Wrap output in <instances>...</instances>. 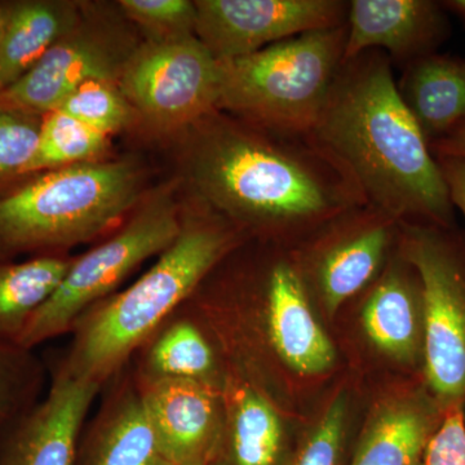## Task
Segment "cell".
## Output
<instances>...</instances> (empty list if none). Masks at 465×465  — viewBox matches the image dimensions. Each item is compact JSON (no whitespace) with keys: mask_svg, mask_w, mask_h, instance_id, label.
Segmentation results:
<instances>
[{"mask_svg":"<svg viewBox=\"0 0 465 465\" xmlns=\"http://www.w3.org/2000/svg\"><path fill=\"white\" fill-rule=\"evenodd\" d=\"M177 137L192 200L246 235L320 231L367 204L353 177L311 134L274 133L215 110Z\"/></svg>","mask_w":465,"mask_h":465,"instance_id":"1","label":"cell"},{"mask_svg":"<svg viewBox=\"0 0 465 465\" xmlns=\"http://www.w3.org/2000/svg\"><path fill=\"white\" fill-rule=\"evenodd\" d=\"M311 136L353 177L367 203L401 223L445 229L454 223L439 162L401 99L384 52L342 64Z\"/></svg>","mask_w":465,"mask_h":465,"instance_id":"2","label":"cell"},{"mask_svg":"<svg viewBox=\"0 0 465 465\" xmlns=\"http://www.w3.org/2000/svg\"><path fill=\"white\" fill-rule=\"evenodd\" d=\"M191 202L183 206L182 231L155 264L76 320L69 345L52 360L72 378L105 387L208 274L243 243L247 235L241 229L200 202Z\"/></svg>","mask_w":465,"mask_h":465,"instance_id":"3","label":"cell"},{"mask_svg":"<svg viewBox=\"0 0 465 465\" xmlns=\"http://www.w3.org/2000/svg\"><path fill=\"white\" fill-rule=\"evenodd\" d=\"M143 186V171L124 159L27 177L0 194V260L69 255L124 224Z\"/></svg>","mask_w":465,"mask_h":465,"instance_id":"4","label":"cell"},{"mask_svg":"<svg viewBox=\"0 0 465 465\" xmlns=\"http://www.w3.org/2000/svg\"><path fill=\"white\" fill-rule=\"evenodd\" d=\"M347 36L345 24L219 60L217 110L274 133L311 134L344 64Z\"/></svg>","mask_w":465,"mask_h":465,"instance_id":"5","label":"cell"},{"mask_svg":"<svg viewBox=\"0 0 465 465\" xmlns=\"http://www.w3.org/2000/svg\"><path fill=\"white\" fill-rule=\"evenodd\" d=\"M183 204L173 192L152 193L134 208L124 224L74 262L54 295L32 318L18 341L20 347L35 351L58 336L69 335L88 309L116 292L134 269L161 255L182 231Z\"/></svg>","mask_w":465,"mask_h":465,"instance_id":"6","label":"cell"},{"mask_svg":"<svg viewBox=\"0 0 465 465\" xmlns=\"http://www.w3.org/2000/svg\"><path fill=\"white\" fill-rule=\"evenodd\" d=\"M443 231L401 223L399 252L420 280L425 376L446 409L465 400V259Z\"/></svg>","mask_w":465,"mask_h":465,"instance_id":"7","label":"cell"},{"mask_svg":"<svg viewBox=\"0 0 465 465\" xmlns=\"http://www.w3.org/2000/svg\"><path fill=\"white\" fill-rule=\"evenodd\" d=\"M137 121L152 133L180 136L217 110L219 60L197 38L143 41L118 81Z\"/></svg>","mask_w":465,"mask_h":465,"instance_id":"8","label":"cell"},{"mask_svg":"<svg viewBox=\"0 0 465 465\" xmlns=\"http://www.w3.org/2000/svg\"><path fill=\"white\" fill-rule=\"evenodd\" d=\"M84 5L81 17L20 79L0 92V110L47 115L79 85L90 81L118 84L136 43L121 18Z\"/></svg>","mask_w":465,"mask_h":465,"instance_id":"9","label":"cell"},{"mask_svg":"<svg viewBox=\"0 0 465 465\" xmlns=\"http://www.w3.org/2000/svg\"><path fill=\"white\" fill-rule=\"evenodd\" d=\"M345 0H195V36L217 60L347 24Z\"/></svg>","mask_w":465,"mask_h":465,"instance_id":"10","label":"cell"},{"mask_svg":"<svg viewBox=\"0 0 465 465\" xmlns=\"http://www.w3.org/2000/svg\"><path fill=\"white\" fill-rule=\"evenodd\" d=\"M401 222L371 204H363L335 217L321 228L316 246L309 252L312 273L329 316L371 284L384 268Z\"/></svg>","mask_w":465,"mask_h":465,"instance_id":"11","label":"cell"},{"mask_svg":"<svg viewBox=\"0 0 465 465\" xmlns=\"http://www.w3.org/2000/svg\"><path fill=\"white\" fill-rule=\"evenodd\" d=\"M47 363L50 388L41 401L0 437V465H75L97 382L72 378Z\"/></svg>","mask_w":465,"mask_h":465,"instance_id":"12","label":"cell"},{"mask_svg":"<svg viewBox=\"0 0 465 465\" xmlns=\"http://www.w3.org/2000/svg\"><path fill=\"white\" fill-rule=\"evenodd\" d=\"M134 379L170 464H215L224 434L222 390L188 379Z\"/></svg>","mask_w":465,"mask_h":465,"instance_id":"13","label":"cell"},{"mask_svg":"<svg viewBox=\"0 0 465 465\" xmlns=\"http://www.w3.org/2000/svg\"><path fill=\"white\" fill-rule=\"evenodd\" d=\"M347 26L344 63L379 50L405 67L437 54L450 35L445 8L433 0H351Z\"/></svg>","mask_w":465,"mask_h":465,"instance_id":"14","label":"cell"},{"mask_svg":"<svg viewBox=\"0 0 465 465\" xmlns=\"http://www.w3.org/2000/svg\"><path fill=\"white\" fill-rule=\"evenodd\" d=\"M262 314L278 357L302 375H318L335 362V349L308 299L307 280L295 260L278 256L262 272Z\"/></svg>","mask_w":465,"mask_h":465,"instance_id":"15","label":"cell"},{"mask_svg":"<svg viewBox=\"0 0 465 465\" xmlns=\"http://www.w3.org/2000/svg\"><path fill=\"white\" fill-rule=\"evenodd\" d=\"M104 388L103 402L82 433L75 465H171L150 424L131 366Z\"/></svg>","mask_w":465,"mask_h":465,"instance_id":"16","label":"cell"},{"mask_svg":"<svg viewBox=\"0 0 465 465\" xmlns=\"http://www.w3.org/2000/svg\"><path fill=\"white\" fill-rule=\"evenodd\" d=\"M362 311L370 341L382 353L403 363L423 353V298L414 268L400 252L374 281Z\"/></svg>","mask_w":465,"mask_h":465,"instance_id":"17","label":"cell"},{"mask_svg":"<svg viewBox=\"0 0 465 465\" xmlns=\"http://www.w3.org/2000/svg\"><path fill=\"white\" fill-rule=\"evenodd\" d=\"M397 90L430 145L465 124V60L418 58L405 66Z\"/></svg>","mask_w":465,"mask_h":465,"instance_id":"18","label":"cell"},{"mask_svg":"<svg viewBox=\"0 0 465 465\" xmlns=\"http://www.w3.org/2000/svg\"><path fill=\"white\" fill-rule=\"evenodd\" d=\"M84 5L70 0L3 2L5 23L0 39V92L16 84L72 30Z\"/></svg>","mask_w":465,"mask_h":465,"instance_id":"19","label":"cell"},{"mask_svg":"<svg viewBox=\"0 0 465 465\" xmlns=\"http://www.w3.org/2000/svg\"><path fill=\"white\" fill-rule=\"evenodd\" d=\"M440 409V403L423 396L385 403L367 425L351 465H421L443 418Z\"/></svg>","mask_w":465,"mask_h":465,"instance_id":"20","label":"cell"},{"mask_svg":"<svg viewBox=\"0 0 465 465\" xmlns=\"http://www.w3.org/2000/svg\"><path fill=\"white\" fill-rule=\"evenodd\" d=\"M145 379H188L222 390L219 361L200 323L183 308L137 349L130 362Z\"/></svg>","mask_w":465,"mask_h":465,"instance_id":"21","label":"cell"},{"mask_svg":"<svg viewBox=\"0 0 465 465\" xmlns=\"http://www.w3.org/2000/svg\"><path fill=\"white\" fill-rule=\"evenodd\" d=\"M224 434L232 465H277L282 450V424L258 388L228 376L223 382ZM222 442V443H223Z\"/></svg>","mask_w":465,"mask_h":465,"instance_id":"22","label":"cell"},{"mask_svg":"<svg viewBox=\"0 0 465 465\" xmlns=\"http://www.w3.org/2000/svg\"><path fill=\"white\" fill-rule=\"evenodd\" d=\"M72 255L0 260V341L17 344L32 318L54 295L74 262Z\"/></svg>","mask_w":465,"mask_h":465,"instance_id":"23","label":"cell"},{"mask_svg":"<svg viewBox=\"0 0 465 465\" xmlns=\"http://www.w3.org/2000/svg\"><path fill=\"white\" fill-rule=\"evenodd\" d=\"M110 136L60 110L43 116L38 146L23 170L24 179L58 168L106 159Z\"/></svg>","mask_w":465,"mask_h":465,"instance_id":"24","label":"cell"},{"mask_svg":"<svg viewBox=\"0 0 465 465\" xmlns=\"http://www.w3.org/2000/svg\"><path fill=\"white\" fill-rule=\"evenodd\" d=\"M47 374L35 351L0 341V437L41 401Z\"/></svg>","mask_w":465,"mask_h":465,"instance_id":"25","label":"cell"},{"mask_svg":"<svg viewBox=\"0 0 465 465\" xmlns=\"http://www.w3.org/2000/svg\"><path fill=\"white\" fill-rule=\"evenodd\" d=\"M56 110L108 136L137 122L136 113L115 82L90 81L79 85Z\"/></svg>","mask_w":465,"mask_h":465,"instance_id":"26","label":"cell"},{"mask_svg":"<svg viewBox=\"0 0 465 465\" xmlns=\"http://www.w3.org/2000/svg\"><path fill=\"white\" fill-rule=\"evenodd\" d=\"M116 7L145 41L167 42L195 35L197 9L191 0H119Z\"/></svg>","mask_w":465,"mask_h":465,"instance_id":"27","label":"cell"},{"mask_svg":"<svg viewBox=\"0 0 465 465\" xmlns=\"http://www.w3.org/2000/svg\"><path fill=\"white\" fill-rule=\"evenodd\" d=\"M42 118L0 110V194L23 182L38 146Z\"/></svg>","mask_w":465,"mask_h":465,"instance_id":"28","label":"cell"},{"mask_svg":"<svg viewBox=\"0 0 465 465\" xmlns=\"http://www.w3.org/2000/svg\"><path fill=\"white\" fill-rule=\"evenodd\" d=\"M344 397L333 401L292 465H338L345 425Z\"/></svg>","mask_w":465,"mask_h":465,"instance_id":"29","label":"cell"},{"mask_svg":"<svg viewBox=\"0 0 465 465\" xmlns=\"http://www.w3.org/2000/svg\"><path fill=\"white\" fill-rule=\"evenodd\" d=\"M421 465H465L463 403L446 407L442 420L425 449Z\"/></svg>","mask_w":465,"mask_h":465,"instance_id":"30","label":"cell"},{"mask_svg":"<svg viewBox=\"0 0 465 465\" xmlns=\"http://www.w3.org/2000/svg\"><path fill=\"white\" fill-rule=\"evenodd\" d=\"M440 173L448 186L450 201L465 217V159L437 157Z\"/></svg>","mask_w":465,"mask_h":465,"instance_id":"31","label":"cell"},{"mask_svg":"<svg viewBox=\"0 0 465 465\" xmlns=\"http://www.w3.org/2000/svg\"><path fill=\"white\" fill-rule=\"evenodd\" d=\"M434 157H457L465 159V124L459 125L448 136L430 143Z\"/></svg>","mask_w":465,"mask_h":465,"instance_id":"32","label":"cell"},{"mask_svg":"<svg viewBox=\"0 0 465 465\" xmlns=\"http://www.w3.org/2000/svg\"><path fill=\"white\" fill-rule=\"evenodd\" d=\"M445 11L451 12L465 24V0H445L440 2Z\"/></svg>","mask_w":465,"mask_h":465,"instance_id":"33","label":"cell"},{"mask_svg":"<svg viewBox=\"0 0 465 465\" xmlns=\"http://www.w3.org/2000/svg\"><path fill=\"white\" fill-rule=\"evenodd\" d=\"M5 11L3 7V2H0V39H2L3 29H5Z\"/></svg>","mask_w":465,"mask_h":465,"instance_id":"34","label":"cell"}]
</instances>
